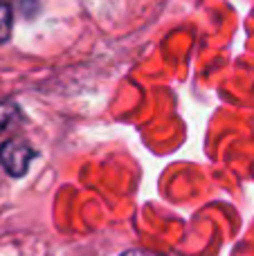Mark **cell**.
<instances>
[{"instance_id": "obj_1", "label": "cell", "mask_w": 254, "mask_h": 256, "mask_svg": "<svg viewBox=\"0 0 254 256\" xmlns=\"http://www.w3.org/2000/svg\"><path fill=\"white\" fill-rule=\"evenodd\" d=\"M36 158V150L32 148L27 142L20 140H9L0 146V164L7 168L9 176L20 178L25 176L30 162Z\"/></svg>"}, {"instance_id": "obj_3", "label": "cell", "mask_w": 254, "mask_h": 256, "mask_svg": "<svg viewBox=\"0 0 254 256\" xmlns=\"http://www.w3.org/2000/svg\"><path fill=\"white\" fill-rule=\"evenodd\" d=\"M16 117V108L12 106V104H0V128H4V126H9V122Z\"/></svg>"}, {"instance_id": "obj_2", "label": "cell", "mask_w": 254, "mask_h": 256, "mask_svg": "<svg viewBox=\"0 0 254 256\" xmlns=\"http://www.w3.org/2000/svg\"><path fill=\"white\" fill-rule=\"evenodd\" d=\"M12 25H14L12 7H9L7 2H0V43L9 38V34H12Z\"/></svg>"}, {"instance_id": "obj_4", "label": "cell", "mask_w": 254, "mask_h": 256, "mask_svg": "<svg viewBox=\"0 0 254 256\" xmlns=\"http://www.w3.org/2000/svg\"><path fill=\"white\" fill-rule=\"evenodd\" d=\"M0 2H4V0H0Z\"/></svg>"}]
</instances>
